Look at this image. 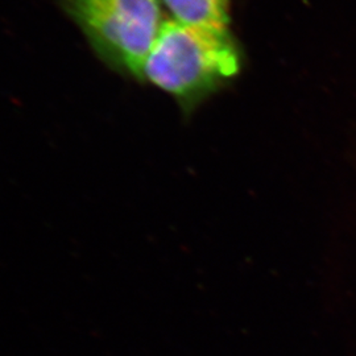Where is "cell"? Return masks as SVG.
<instances>
[{
    "label": "cell",
    "instance_id": "1",
    "mask_svg": "<svg viewBox=\"0 0 356 356\" xmlns=\"http://www.w3.org/2000/svg\"><path fill=\"white\" fill-rule=\"evenodd\" d=\"M241 51L229 32L166 20L143 67L141 82L169 94L191 115L238 76Z\"/></svg>",
    "mask_w": 356,
    "mask_h": 356
},
{
    "label": "cell",
    "instance_id": "3",
    "mask_svg": "<svg viewBox=\"0 0 356 356\" xmlns=\"http://www.w3.org/2000/svg\"><path fill=\"white\" fill-rule=\"evenodd\" d=\"M163 3L178 23L229 32V0H163Z\"/></svg>",
    "mask_w": 356,
    "mask_h": 356
},
{
    "label": "cell",
    "instance_id": "2",
    "mask_svg": "<svg viewBox=\"0 0 356 356\" xmlns=\"http://www.w3.org/2000/svg\"><path fill=\"white\" fill-rule=\"evenodd\" d=\"M108 69L140 81L164 26L160 0H60Z\"/></svg>",
    "mask_w": 356,
    "mask_h": 356
}]
</instances>
